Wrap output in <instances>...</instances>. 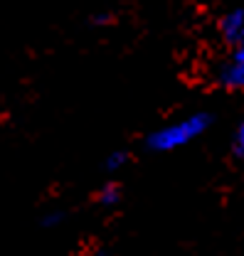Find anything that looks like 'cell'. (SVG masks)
Segmentation results:
<instances>
[{
    "instance_id": "cell-3",
    "label": "cell",
    "mask_w": 244,
    "mask_h": 256,
    "mask_svg": "<svg viewBox=\"0 0 244 256\" xmlns=\"http://www.w3.org/2000/svg\"><path fill=\"white\" fill-rule=\"evenodd\" d=\"M219 34L222 40L234 50V47H244V2L227 10L219 20Z\"/></svg>"
},
{
    "instance_id": "cell-5",
    "label": "cell",
    "mask_w": 244,
    "mask_h": 256,
    "mask_svg": "<svg viewBox=\"0 0 244 256\" xmlns=\"http://www.w3.org/2000/svg\"><path fill=\"white\" fill-rule=\"evenodd\" d=\"M232 148H234V153L244 158V116L239 118V124L234 128V136H232Z\"/></svg>"
},
{
    "instance_id": "cell-4",
    "label": "cell",
    "mask_w": 244,
    "mask_h": 256,
    "mask_svg": "<svg viewBox=\"0 0 244 256\" xmlns=\"http://www.w3.org/2000/svg\"><path fill=\"white\" fill-rule=\"evenodd\" d=\"M119 200H121V190H119V185H114V182L104 185L101 190L96 192V202H99L101 207H114V204H119Z\"/></svg>"
},
{
    "instance_id": "cell-6",
    "label": "cell",
    "mask_w": 244,
    "mask_h": 256,
    "mask_svg": "<svg viewBox=\"0 0 244 256\" xmlns=\"http://www.w3.org/2000/svg\"><path fill=\"white\" fill-rule=\"evenodd\" d=\"M126 162H128V156H126L123 150H114V153L106 158V170H111V172H114V170H121Z\"/></svg>"
},
{
    "instance_id": "cell-2",
    "label": "cell",
    "mask_w": 244,
    "mask_h": 256,
    "mask_svg": "<svg viewBox=\"0 0 244 256\" xmlns=\"http://www.w3.org/2000/svg\"><path fill=\"white\" fill-rule=\"evenodd\" d=\"M214 82L217 86L227 92H242L244 89V47H234L229 57L214 66Z\"/></svg>"
},
{
    "instance_id": "cell-1",
    "label": "cell",
    "mask_w": 244,
    "mask_h": 256,
    "mask_svg": "<svg viewBox=\"0 0 244 256\" xmlns=\"http://www.w3.org/2000/svg\"><path fill=\"white\" fill-rule=\"evenodd\" d=\"M210 124H212L210 114L195 111V114H187L183 118H175L170 124H163L160 128H155L146 143L155 153H173L178 148L190 146L192 140H197L210 128Z\"/></svg>"
}]
</instances>
